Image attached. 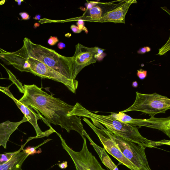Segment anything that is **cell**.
Listing matches in <instances>:
<instances>
[{
	"instance_id": "9c48e42d",
	"label": "cell",
	"mask_w": 170,
	"mask_h": 170,
	"mask_svg": "<svg viewBox=\"0 0 170 170\" xmlns=\"http://www.w3.org/2000/svg\"><path fill=\"white\" fill-rule=\"evenodd\" d=\"M110 115L116 120L134 126L145 127L162 131L170 138V117L165 118L151 117L148 119H134L121 112L118 113H111Z\"/></svg>"
},
{
	"instance_id": "f1b7e54d",
	"label": "cell",
	"mask_w": 170,
	"mask_h": 170,
	"mask_svg": "<svg viewBox=\"0 0 170 170\" xmlns=\"http://www.w3.org/2000/svg\"><path fill=\"white\" fill-rule=\"evenodd\" d=\"M138 83L137 81L134 82H132V86L133 88H137L138 87Z\"/></svg>"
},
{
	"instance_id": "30bf717a",
	"label": "cell",
	"mask_w": 170,
	"mask_h": 170,
	"mask_svg": "<svg viewBox=\"0 0 170 170\" xmlns=\"http://www.w3.org/2000/svg\"><path fill=\"white\" fill-rule=\"evenodd\" d=\"M98 48L86 47L79 43L76 45L75 52L72 57L77 76L83 68L97 62Z\"/></svg>"
},
{
	"instance_id": "4dcf8cb0",
	"label": "cell",
	"mask_w": 170,
	"mask_h": 170,
	"mask_svg": "<svg viewBox=\"0 0 170 170\" xmlns=\"http://www.w3.org/2000/svg\"><path fill=\"white\" fill-rule=\"evenodd\" d=\"M23 0H18V1H15L17 2L18 5H20L22 4V2L23 1Z\"/></svg>"
},
{
	"instance_id": "d6986e66",
	"label": "cell",
	"mask_w": 170,
	"mask_h": 170,
	"mask_svg": "<svg viewBox=\"0 0 170 170\" xmlns=\"http://www.w3.org/2000/svg\"><path fill=\"white\" fill-rule=\"evenodd\" d=\"M170 50V38L167 42L165 45L163 46L162 48L159 50V52L157 55L162 56L164 55L168 51Z\"/></svg>"
},
{
	"instance_id": "83f0119b",
	"label": "cell",
	"mask_w": 170,
	"mask_h": 170,
	"mask_svg": "<svg viewBox=\"0 0 170 170\" xmlns=\"http://www.w3.org/2000/svg\"><path fill=\"white\" fill-rule=\"evenodd\" d=\"M58 48L60 49H62L65 48V45L63 42H60L58 44Z\"/></svg>"
},
{
	"instance_id": "cb8c5ba5",
	"label": "cell",
	"mask_w": 170,
	"mask_h": 170,
	"mask_svg": "<svg viewBox=\"0 0 170 170\" xmlns=\"http://www.w3.org/2000/svg\"><path fill=\"white\" fill-rule=\"evenodd\" d=\"M19 15L22 18V20H28L30 19L29 15L26 12L20 13Z\"/></svg>"
},
{
	"instance_id": "5bb4252c",
	"label": "cell",
	"mask_w": 170,
	"mask_h": 170,
	"mask_svg": "<svg viewBox=\"0 0 170 170\" xmlns=\"http://www.w3.org/2000/svg\"><path fill=\"white\" fill-rule=\"evenodd\" d=\"M27 142L22 146L19 150L8 162L0 165V170H22V166L25 160L29 155L23 150Z\"/></svg>"
},
{
	"instance_id": "3957f363",
	"label": "cell",
	"mask_w": 170,
	"mask_h": 170,
	"mask_svg": "<svg viewBox=\"0 0 170 170\" xmlns=\"http://www.w3.org/2000/svg\"><path fill=\"white\" fill-rule=\"evenodd\" d=\"M0 58L5 64L12 65L20 71L23 68L29 67V73L42 78L61 83L71 92L76 93L78 86L77 80L68 79L43 62L30 57L21 49L14 52H9L2 50L0 53Z\"/></svg>"
},
{
	"instance_id": "5b68a950",
	"label": "cell",
	"mask_w": 170,
	"mask_h": 170,
	"mask_svg": "<svg viewBox=\"0 0 170 170\" xmlns=\"http://www.w3.org/2000/svg\"><path fill=\"white\" fill-rule=\"evenodd\" d=\"M136 94L135 102L122 112L138 111L154 117L158 114L165 113L170 108V99L168 97L156 93L148 94L136 92Z\"/></svg>"
},
{
	"instance_id": "44dd1931",
	"label": "cell",
	"mask_w": 170,
	"mask_h": 170,
	"mask_svg": "<svg viewBox=\"0 0 170 170\" xmlns=\"http://www.w3.org/2000/svg\"><path fill=\"white\" fill-rule=\"evenodd\" d=\"M59 41V40L57 37L51 36L49 39L48 42L50 45L53 46L58 43Z\"/></svg>"
},
{
	"instance_id": "f546056e",
	"label": "cell",
	"mask_w": 170,
	"mask_h": 170,
	"mask_svg": "<svg viewBox=\"0 0 170 170\" xmlns=\"http://www.w3.org/2000/svg\"><path fill=\"white\" fill-rule=\"evenodd\" d=\"M41 16L40 15L38 14L35 17L33 18V19L36 20H39L41 19Z\"/></svg>"
},
{
	"instance_id": "ba28073f",
	"label": "cell",
	"mask_w": 170,
	"mask_h": 170,
	"mask_svg": "<svg viewBox=\"0 0 170 170\" xmlns=\"http://www.w3.org/2000/svg\"><path fill=\"white\" fill-rule=\"evenodd\" d=\"M56 133L60 138L62 148L73 161L76 170H106L102 168L96 157L88 150L85 137L83 139L82 150L76 152L68 147L60 134Z\"/></svg>"
},
{
	"instance_id": "603a6c76",
	"label": "cell",
	"mask_w": 170,
	"mask_h": 170,
	"mask_svg": "<svg viewBox=\"0 0 170 170\" xmlns=\"http://www.w3.org/2000/svg\"><path fill=\"white\" fill-rule=\"evenodd\" d=\"M71 30L75 33H80L82 31L79 29L78 27L74 25H71Z\"/></svg>"
},
{
	"instance_id": "4fadbf2b",
	"label": "cell",
	"mask_w": 170,
	"mask_h": 170,
	"mask_svg": "<svg viewBox=\"0 0 170 170\" xmlns=\"http://www.w3.org/2000/svg\"><path fill=\"white\" fill-rule=\"evenodd\" d=\"M26 122L28 121L24 116L22 120L19 122L7 121L0 124V146H2L6 149L7 143L11 134L17 129L21 124Z\"/></svg>"
},
{
	"instance_id": "1f68e13d",
	"label": "cell",
	"mask_w": 170,
	"mask_h": 170,
	"mask_svg": "<svg viewBox=\"0 0 170 170\" xmlns=\"http://www.w3.org/2000/svg\"><path fill=\"white\" fill-rule=\"evenodd\" d=\"M5 1H2L0 2V5H2L4 4Z\"/></svg>"
},
{
	"instance_id": "ac0fdd59",
	"label": "cell",
	"mask_w": 170,
	"mask_h": 170,
	"mask_svg": "<svg viewBox=\"0 0 170 170\" xmlns=\"http://www.w3.org/2000/svg\"><path fill=\"white\" fill-rule=\"evenodd\" d=\"M17 151L12 153H6L0 154V165L4 164L9 161L13 155L16 154Z\"/></svg>"
},
{
	"instance_id": "6da1fadb",
	"label": "cell",
	"mask_w": 170,
	"mask_h": 170,
	"mask_svg": "<svg viewBox=\"0 0 170 170\" xmlns=\"http://www.w3.org/2000/svg\"><path fill=\"white\" fill-rule=\"evenodd\" d=\"M23 88L20 102L40 112L49 124L59 125L68 133L76 131L84 138L82 132L85 130L80 117L68 116L74 106L53 97L35 85H24Z\"/></svg>"
},
{
	"instance_id": "7c38bea8",
	"label": "cell",
	"mask_w": 170,
	"mask_h": 170,
	"mask_svg": "<svg viewBox=\"0 0 170 170\" xmlns=\"http://www.w3.org/2000/svg\"><path fill=\"white\" fill-rule=\"evenodd\" d=\"M135 0L124 1V2L117 8L107 12L99 19L92 22L101 23L113 22L125 24V18L131 4L137 3Z\"/></svg>"
},
{
	"instance_id": "7402d4cb",
	"label": "cell",
	"mask_w": 170,
	"mask_h": 170,
	"mask_svg": "<svg viewBox=\"0 0 170 170\" xmlns=\"http://www.w3.org/2000/svg\"><path fill=\"white\" fill-rule=\"evenodd\" d=\"M151 50V49L150 47H145L142 48H140L138 51H137L139 54H144L146 52H150Z\"/></svg>"
},
{
	"instance_id": "277c9868",
	"label": "cell",
	"mask_w": 170,
	"mask_h": 170,
	"mask_svg": "<svg viewBox=\"0 0 170 170\" xmlns=\"http://www.w3.org/2000/svg\"><path fill=\"white\" fill-rule=\"evenodd\" d=\"M23 43L21 49L30 57L43 62L68 79H76L72 57L61 55L54 50L35 44L27 38L24 39Z\"/></svg>"
},
{
	"instance_id": "ffe728a7",
	"label": "cell",
	"mask_w": 170,
	"mask_h": 170,
	"mask_svg": "<svg viewBox=\"0 0 170 170\" xmlns=\"http://www.w3.org/2000/svg\"><path fill=\"white\" fill-rule=\"evenodd\" d=\"M147 71L142 69L137 70V76L140 79L143 80L145 79L147 77Z\"/></svg>"
},
{
	"instance_id": "52a82bcc",
	"label": "cell",
	"mask_w": 170,
	"mask_h": 170,
	"mask_svg": "<svg viewBox=\"0 0 170 170\" xmlns=\"http://www.w3.org/2000/svg\"><path fill=\"white\" fill-rule=\"evenodd\" d=\"M108 132L124 156L139 170H151L146 157L145 148Z\"/></svg>"
},
{
	"instance_id": "8fae6325",
	"label": "cell",
	"mask_w": 170,
	"mask_h": 170,
	"mask_svg": "<svg viewBox=\"0 0 170 170\" xmlns=\"http://www.w3.org/2000/svg\"><path fill=\"white\" fill-rule=\"evenodd\" d=\"M0 91L7 94L14 101L17 107L21 111L27 119L28 122L34 128L36 133V136L29 138L30 140L33 139L40 138L45 137H48L49 135L53 133L52 130L50 129L45 132H43L39 126L37 122L39 119H41V115L40 113H38L37 114L30 107L26 106L20 102L19 100H17L14 97L9 90L8 88L2 87L1 86H0Z\"/></svg>"
},
{
	"instance_id": "e0dca14e",
	"label": "cell",
	"mask_w": 170,
	"mask_h": 170,
	"mask_svg": "<svg viewBox=\"0 0 170 170\" xmlns=\"http://www.w3.org/2000/svg\"><path fill=\"white\" fill-rule=\"evenodd\" d=\"M51 140V139H47V140H46V141H45L44 142L42 143L41 144L37 146H36V147H30L29 146V147L26 148L25 149H24L23 148V150L26 153L28 154L29 155L34 154H35L36 153H40L39 152V151H37L36 150V149L40 147V146H41L43 145L44 144H45V143L49 141H50V140Z\"/></svg>"
},
{
	"instance_id": "484cf974",
	"label": "cell",
	"mask_w": 170,
	"mask_h": 170,
	"mask_svg": "<svg viewBox=\"0 0 170 170\" xmlns=\"http://www.w3.org/2000/svg\"><path fill=\"white\" fill-rule=\"evenodd\" d=\"M59 166L61 169H66L68 166V162L67 161L63 162L59 164Z\"/></svg>"
},
{
	"instance_id": "8992f818",
	"label": "cell",
	"mask_w": 170,
	"mask_h": 170,
	"mask_svg": "<svg viewBox=\"0 0 170 170\" xmlns=\"http://www.w3.org/2000/svg\"><path fill=\"white\" fill-rule=\"evenodd\" d=\"M96 133L103 146L104 149L110 154L117 160L119 162L131 170H139L136 166L125 157L118 146L111 138L106 129L102 125L96 121L92 120V123L86 118L82 119Z\"/></svg>"
},
{
	"instance_id": "d4e9b609",
	"label": "cell",
	"mask_w": 170,
	"mask_h": 170,
	"mask_svg": "<svg viewBox=\"0 0 170 170\" xmlns=\"http://www.w3.org/2000/svg\"><path fill=\"white\" fill-rule=\"evenodd\" d=\"M77 24L79 29L82 30L84 27V21L82 19H79L77 23Z\"/></svg>"
},
{
	"instance_id": "7a4b0ae2",
	"label": "cell",
	"mask_w": 170,
	"mask_h": 170,
	"mask_svg": "<svg viewBox=\"0 0 170 170\" xmlns=\"http://www.w3.org/2000/svg\"><path fill=\"white\" fill-rule=\"evenodd\" d=\"M68 116H77L89 118L102 124L110 132L123 139L135 143L145 148H156L163 145H170L169 141L163 140L154 141L143 137L136 126L116 120L111 115H99L92 112L79 103H77Z\"/></svg>"
},
{
	"instance_id": "2e32d148",
	"label": "cell",
	"mask_w": 170,
	"mask_h": 170,
	"mask_svg": "<svg viewBox=\"0 0 170 170\" xmlns=\"http://www.w3.org/2000/svg\"><path fill=\"white\" fill-rule=\"evenodd\" d=\"M89 10L91 18L90 21L99 19L102 16V10L99 7H94Z\"/></svg>"
},
{
	"instance_id": "4316f807",
	"label": "cell",
	"mask_w": 170,
	"mask_h": 170,
	"mask_svg": "<svg viewBox=\"0 0 170 170\" xmlns=\"http://www.w3.org/2000/svg\"><path fill=\"white\" fill-rule=\"evenodd\" d=\"M97 4V2H91L89 3L87 6V9L88 10H90L91 8L93 7L94 6Z\"/></svg>"
},
{
	"instance_id": "9a60e30c",
	"label": "cell",
	"mask_w": 170,
	"mask_h": 170,
	"mask_svg": "<svg viewBox=\"0 0 170 170\" xmlns=\"http://www.w3.org/2000/svg\"><path fill=\"white\" fill-rule=\"evenodd\" d=\"M82 134L83 136L86 137L90 141L91 144L93 146L104 165L110 170H119L117 166L113 162L111 158L107 154L105 149L95 144L85 130L83 131Z\"/></svg>"
}]
</instances>
